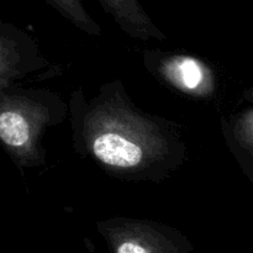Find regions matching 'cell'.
Here are the masks:
<instances>
[{
    "mask_svg": "<svg viewBox=\"0 0 253 253\" xmlns=\"http://www.w3.org/2000/svg\"><path fill=\"white\" fill-rule=\"evenodd\" d=\"M105 12L114 17L127 35L138 40H166V35L155 26L145 10L133 0H100Z\"/></svg>",
    "mask_w": 253,
    "mask_h": 253,
    "instance_id": "6",
    "label": "cell"
},
{
    "mask_svg": "<svg viewBox=\"0 0 253 253\" xmlns=\"http://www.w3.org/2000/svg\"><path fill=\"white\" fill-rule=\"evenodd\" d=\"M48 4L82 31L94 36L101 35L100 26L89 16L83 4L78 0H48Z\"/></svg>",
    "mask_w": 253,
    "mask_h": 253,
    "instance_id": "8",
    "label": "cell"
},
{
    "mask_svg": "<svg viewBox=\"0 0 253 253\" xmlns=\"http://www.w3.org/2000/svg\"><path fill=\"white\" fill-rule=\"evenodd\" d=\"M0 43V89L10 88L14 81L22 78L29 72L47 66L32 39L11 25H1Z\"/></svg>",
    "mask_w": 253,
    "mask_h": 253,
    "instance_id": "4",
    "label": "cell"
},
{
    "mask_svg": "<svg viewBox=\"0 0 253 253\" xmlns=\"http://www.w3.org/2000/svg\"><path fill=\"white\" fill-rule=\"evenodd\" d=\"M244 98H245V100L253 101V86H251V88L247 89V90L245 91V93H244Z\"/></svg>",
    "mask_w": 253,
    "mask_h": 253,
    "instance_id": "9",
    "label": "cell"
},
{
    "mask_svg": "<svg viewBox=\"0 0 253 253\" xmlns=\"http://www.w3.org/2000/svg\"><path fill=\"white\" fill-rule=\"evenodd\" d=\"M68 109L76 151L109 174L160 182L184 162L177 124L136 108L120 81L104 84L89 100L74 90Z\"/></svg>",
    "mask_w": 253,
    "mask_h": 253,
    "instance_id": "1",
    "label": "cell"
},
{
    "mask_svg": "<svg viewBox=\"0 0 253 253\" xmlns=\"http://www.w3.org/2000/svg\"><path fill=\"white\" fill-rule=\"evenodd\" d=\"M226 137L237 156L253 167V108L241 111L227 124Z\"/></svg>",
    "mask_w": 253,
    "mask_h": 253,
    "instance_id": "7",
    "label": "cell"
},
{
    "mask_svg": "<svg viewBox=\"0 0 253 253\" xmlns=\"http://www.w3.org/2000/svg\"><path fill=\"white\" fill-rule=\"evenodd\" d=\"M103 232L115 245V253H155L153 245L167 241L179 231L166 225L148 220L115 217L98 224Z\"/></svg>",
    "mask_w": 253,
    "mask_h": 253,
    "instance_id": "3",
    "label": "cell"
},
{
    "mask_svg": "<svg viewBox=\"0 0 253 253\" xmlns=\"http://www.w3.org/2000/svg\"><path fill=\"white\" fill-rule=\"evenodd\" d=\"M158 73L178 90L194 96H207L214 89V81L208 66L194 57L163 58Z\"/></svg>",
    "mask_w": 253,
    "mask_h": 253,
    "instance_id": "5",
    "label": "cell"
},
{
    "mask_svg": "<svg viewBox=\"0 0 253 253\" xmlns=\"http://www.w3.org/2000/svg\"><path fill=\"white\" fill-rule=\"evenodd\" d=\"M68 110L61 96L46 89L0 90V138L17 166L37 167L44 162V131L62 123Z\"/></svg>",
    "mask_w": 253,
    "mask_h": 253,
    "instance_id": "2",
    "label": "cell"
}]
</instances>
